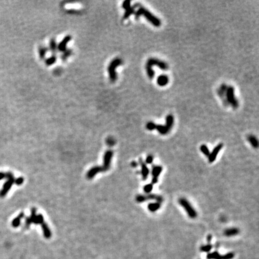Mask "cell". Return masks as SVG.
Wrapping results in <instances>:
<instances>
[{
  "label": "cell",
  "mask_w": 259,
  "mask_h": 259,
  "mask_svg": "<svg viewBox=\"0 0 259 259\" xmlns=\"http://www.w3.org/2000/svg\"><path fill=\"white\" fill-rule=\"evenodd\" d=\"M155 66H158L163 70H166L169 69L168 64L166 62L155 58H149L146 64V70L147 75L150 79H153L154 77L155 73L153 69V67Z\"/></svg>",
  "instance_id": "cell-1"
},
{
  "label": "cell",
  "mask_w": 259,
  "mask_h": 259,
  "mask_svg": "<svg viewBox=\"0 0 259 259\" xmlns=\"http://www.w3.org/2000/svg\"><path fill=\"white\" fill-rule=\"evenodd\" d=\"M141 16H145L149 22L152 24L154 27H159L161 25V22L158 17H157L146 9L142 7H140L135 13V17L136 19H139Z\"/></svg>",
  "instance_id": "cell-2"
},
{
  "label": "cell",
  "mask_w": 259,
  "mask_h": 259,
  "mask_svg": "<svg viewBox=\"0 0 259 259\" xmlns=\"http://www.w3.org/2000/svg\"><path fill=\"white\" fill-rule=\"evenodd\" d=\"M6 179H7L6 182L3 185L2 190L0 191V197H4L9 190L11 189L12 185L14 184L15 178L12 172L8 171L6 173Z\"/></svg>",
  "instance_id": "cell-3"
},
{
  "label": "cell",
  "mask_w": 259,
  "mask_h": 259,
  "mask_svg": "<svg viewBox=\"0 0 259 259\" xmlns=\"http://www.w3.org/2000/svg\"><path fill=\"white\" fill-rule=\"evenodd\" d=\"M178 202L180 205L185 209V211L188 215L190 218L192 219H194L197 217L198 216L197 212L187 199H185V198H180Z\"/></svg>",
  "instance_id": "cell-4"
},
{
  "label": "cell",
  "mask_w": 259,
  "mask_h": 259,
  "mask_svg": "<svg viewBox=\"0 0 259 259\" xmlns=\"http://www.w3.org/2000/svg\"><path fill=\"white\" fill-rule=\"evenodd\" d=\"M122 60L120 58H116L114 59L109 64L108 72H109L110 79L112 81H115L117 79V75L116 73V69L118 66L122 64Z\"/></svg>",
  "instance_id": "cell-5"
},
{
  "label": "cell",
  "mask_w": 259,
  "mask_h": 259,
  "mask_svg": "<svg viewBox=\"0 0 259 259\" xmlns=\"http://www.w3.org/2000/svg\"><path fill=\"white\" fill-rule=\"evenodd\" d=\"M227 101L231 104L234 109H237L239 106V103L234 95V90L232 86L227 87V90L226 94Z\"/></svg>",
  "instance_id": "cell-6"
},
{
  "label": "cell",
  "mask_w": 259,
  "mask_h": 259,
  "mask_svg": "<svg viewBox=\"0 0 259 259\" xmlns=\"http://www.w3.org/2000/svg\"><path fill=\"white\" fill-rule=\"evenodd\" d=\"M113 154L114 153L112 150H108L105 153L103 159V165L101 166L103 171H106L109 169Z\"/></svg>",
  "instance_id": "cell-7"
},
{
  "label": "cell",
  "mask_w": 259,
  "mask_h": 259,
  "mask_svg": "<svg viewBox=\"0 0 259 259\" xmlns=\"http://www.w3.org/2000/svg\"><path fill=\"white\" fill-rule=\"evenodd\" d=\"M223 143H219L217 146H215L214 148V149L212 151L211 153H210V154L208 157V160H209V163H212L216 160L218 153H220V151L223 148Z\"/></svg>",
  "instance_id": "cell-8"
},
{
  "label": "cell",
  "mask_w": 259,
  "mask_h": 259,
  "mask_svg": "<svg viewBox=\"0 0 259 259\" xmlns=\"http://www.w3.org/2000/svg\"><path fill=\"white\" fill-rule=\"evenodd\" d=\"M102 171H103L102 167L101 166L93 167L88 171L87 175H86V177H87V178L89 179H93L97 174Z\"/></svg>",
  "instance_id": "cell-9"
},
{
  "label": "cell",
  "mask_w": 259,
  "mask_h": 259,
  "mask_svg": "<svg viewBox=\"0 0 259 259\" xmlns=\"http://www.w3.org/2000/svg\"><path fill=\"white\" fill-rule=\"evenodd\" d=\"M139 163L141 166V175L142 176L143 179L146 180L148 177V175L149 174V170L146 164L143 161V160L141 158H139Z\"/></svg>",
  "instance_id": "cell-10"
},
{
  "label": "cell",
  "mask_w": 259,
  "mask_h": 259,
  "mask_svg": "<svg viewBox=\"0 0 259 259\" xmlns=\"http://www.w3.org/2000/svg\"><path fill=\"white\" fill-rule=\"evenodd\" d=\"M169 78L166 75H161L157 79V83L160 86H164L169 83Z\"/></svg>",
  "instance_id": "cell-11"
},
{
  "label": "cell",
  "mask_w": 259,
  "mask_h": 259,
  "mask_svg": "<svg viewBox=\"0 0 259 259\" xmlns=\"http://www.w3.org/2000/svg\"><path fill=\"white\" fill-rule=\"evenodd\" d=\"M239 233V230L237 228H234V227L227 229L225 230L224 232V234L227 237L234 236L238 234Z\"/></svg>",
  "instance_id": "cell-12"
},
{
  "label": "cell",
  "mask_w": 259,
  "mask_h": 259,
  "mask_svg": "<svg viewBox=\"0 0 259 259\" xmlns=\"http://www.w3.org/2000/svg\"><path fill=\"white\" fill-rule=\"evenodd\" d=\"M163 170V168L160 166H154L152 168V176L153 178H158Z\"/></svg>",
  "instance_id": "cell-13"
},
{
  "label": "cell",
  "mask_w": 259,
  "mask_h": 259,
  "mask_svg": "<svg viewBox=\"0 0 259 259\" xmlns=\"http://www.w3.org/2000/svg\"><path fill=\"white\" fill-rule=\"evenodd\" d=\"M174 116L171 114L167 115L166 118L165 126L169 130V132L170 131V130L171 129L173 125H174Z\"/></svg>",
  "instance_id": "cell-14"
},
{
  "label": "cell",
  "mask_w": 259,
  "mask_h": 259,
  "mask_svg": "<svg viewBox=\"0 0 259 259\" xmlns=\"http://www.w3.org/2000/svg\"><path fill=\"white\" fill-rule=\"evenodd\" d=\"M70 39H71V37L70 36H67V37H65L62 40V41L59 44V45L58 46V49L60 51H64L65 50H66V46L67 45L68 42L70 40Z\"/></svg>",
  "instance_id": "cell-15"
},
{
  "label": "cell",
  "mask_w": 259,
  "mask_h": 259,
  "mask_svg": "<svg viewBox=\"0 0 259 259\" xmlns=\"http://www.w3.org/2000/svg\"><path fill=\"white\" fill-rule=\"evenodd\" d=\"M24 216H25V214H24V212L20 213L18 215V216H17V217H16L14 219H13V221L12 223V226L13 227H15V228L19 227L20 224L21 220L24 217Z\"/></svg>",
  "instance_id": "cell-16"
},
{
  "label": "cell",
  "mask_w": 259,
  "mask_h": 259,
  "mask_svg": "<svg viewBox=\"0 0 259 259\" xmlns=\"http://www.w3.org/2000/svg\"><path fill=\"white\" fill-rule=\"evenodd\" d=\"M161 208V204L158 202L150 203L148 205V210L151 212H155Z\"/></svg>",
  "instance_id": "cell-17"
},
{
  "label": "cell",
  "mask_w": 259,
  "mask_h": 259,
  "mask_svg": "<svg viewBox=\"0 0 259 259\" xmlns=\"http://www.w3.org/2000/svg\"><path fill=\"white\" fill-rule=\"evenodd\" d=\"M41 225L43 232V233H44V236H45V237H46V238H50L51 236V232L48 226L47 225V224L44 222Z\"/></svg>",
  "instance_id": "cell-18"
},
{
  "label": "cell",
  "mask_w": 259,
  "mask_h": 259,
  "mask_svg": "<svg viewBox=\"0 0 259 259\" xmlns=\"http://www.w3.org/2000/svg\"><path fill=\"white\" fill-rule=\"evenodd\" d=\"M248 141L250 143L251 146L254 148H257L258 146V141L257 137L253 135H250L247 137Z\"/></svg>",
  "instance_id": "cell-19"
},
{
  "label": "cell",
  "mask_w": 259,
  "mask_h": 259,
  "mask_svg": "<svg viewBox=\"0 0 259 259\" xmlns=\"http://www.w3.org/2000/svg\"><path fill=\"white\" fill-rule=\"evenodd\" d=\"M206 258L208 259H223V255H221L218 252L214 251L211 253H209Z\"/></svg>",
  "instance_id": "cell-20"
},
{
  "label": "cell",
  "mask_w": 259,
  "mask_h": 259,
  "mask_svg": "<svg viewBox=\"0 0 259 259\" xmlns=\"http://www.w3.org/2000/svg\"><path fill=\"white\" fill-rule=\"evenodd\" d=\"M156 130L160 134H161L162 135H165L169 132V130L167 128V127L165 126V125H161V124L157 125Z\"/></svg>",
  "instance_id": "cell-21"
},
{
  "label": "cell",
  "mask_w": 259,
  "mask_h": 259,
  "mask_svg": "<svg viewBox=\"0 0 259 259\" xmlns=\"http://www.w3.org/2000/svg\"><path fill=\"white\" fill-rule=\"evenodd\" d=\"M227 90V86L226 84H222L218 90V94L220 97L226 96V91Z\"/></svg>",
  "instance_id": "cell-22"
},
{
  "label": "cell",
  "mask_w": 259,
  "mask_h": 259,
  "mask_svg": "<svg viewBox=\"0 0 259 259\" xmlns=\"http://www.w3.org/2000/svg\"><path fill=\"white\" fill-rule=\"evenodd\" d=\"M137 7V6H135L134 7H130L129 9L126 10V12L124 14V19H127L132 14L135 13V8Z\"/></svg>",
  "instance_id": "cell-23"
},
{
  "label": "cell",
  "mask_w": 259,
  "mask_h": 259,
  "mask_svg": "<svg viewBox=\"0 0 259 259\" xmlns=\"http://www.w3.org/2000/svg\"><path fill=\"white\" fill-rule=\"evenodd\" d=\"M200 149L201 150V152L205 156L207 157H209V154H210V151L209 149L208 148V147L206 145H202L200 147Z\"/></svg>",
  "instance_id": "cell-24"
},
{
  "label": "cell",
  "mask_w": 259,
  "mask_h": 259,
  "mask_svg": "<svg viewBox=\"0 0 259 259\" xmlns=\"http://www.w3.org/2000/svg\"><path fill=\"white\" fill-rule=\"evenodd\" d=\"M43 223H44V218H43V215L41 214H38L36 215V217L33 223L35 224H41Z\"/></svg>",
  "instance_id": "cell-25"
},
{
  "label": "cell",
  "mask_w": 259,
  "mask_h": 259,
  "mask_svg": "<svg viewBox=\"0 0 259 259\" xmlns=\"http://www.w3.org/2000/svg\"><path fill=\"white\" fill-rule=\"evenodd\" d=\"M156 127H157V124H156L154 122L152 121L148 122L146 125V128L149 131H153L154 130L156 129Z\"/></svg>",
  "instance_id": "cell-26"
},
{
  "label": "cell",
  "mask_w": 259,
  "mask_h": 259,
  "mask_svg": "<svg viewBox=\"0 0 259 259\" xmlns=\"http://www.w3.org/2000/svg\"><path fill=\"white\" fill-rule=\"evenodd\" d=\"M212 248V246L211 244H208L207 245H202L200 247V251L202 252H208L209 251H210Z\"/></svg>",
  "instance_id": "cell-27"
},
{
  "label": "cell",
  "mask_w": 259,
  "mask_h": 259,
  "mask_svg": "<svg viewBox=\"0 0 259 259\" xmlns=\"http://www.w3.org/2000/svg\"><path fill=\"white\" fill-rule=\"evenodd\" d=\"M153 185L152 184H146L143 187V191L147 194H149L153 191Z\"/></svg>",
  "instance_id": "cell-28"
},
{
  "label": "cell",
  "mask_w": 259,
  "mask_h": 259,
  "mask_svg": "<svg viewBox=\"0 0 259 259\" xmlns=\"http://www.w3.org/2000/svg\"><path fill=\"white\" fill-rule=\"evenodd\" d=\"M136 200L138 203H143L146 201V196L145 195H138L136 198Z\"/></svg>",
  "instance_id": "cell-29"
},
{
  "label": "cell",
  "mask_w": 259,
  "mask_h": 259,
  "mask_svg": "<svg viewBox=\"0 0 259 259\" xmlns=\"http://www.w3.org/2000/svg\"><path fill=\"white\" fill-rule=\"evenodd\" d=\"M154 161V157L152 155H149L147 156L146 160H145V163L148 164H152L153 162Z\"/></svg>",
  "instance_id": "cell-30"
},
{
  "label": "cell",
  "mask_w": 259,
  "mask_h": 259,
  "mask_svg": "<svg viewBox=\"0 0 259 259\" xmlns=\"http://www.w3.org/2000/svg\"><path fill=\"white\" fill-rule=\"evenodd\" d=\"M46 51H47V49L46 48H40L39 50V52H40V56L41 57V58H43L45 57Z\"/></svg>",
  "instance_id": "cell-31"
},
{
  "label": "cell",
  "mask_w": 259,
  "mask_h": 259,
  "mask_svg": "<svg viewBox=\"0 0 259 259\" xmlns=\"http://www.w3.org/2000/svg\"><path fill=\"white\" fill-rule=\"evenodd\" d=\"M24 181V179L23 177H19V178L15 179L14 184H16L17 185H20L23 184Z\"/></svg>",
  "instance_id": "cell-32"
},
{
  "label": "cell",
  "mask_w": 259,
  "mask_h": 259,
  "mask_svg": "<svg viewBox=\"0 0 259 259\" xmlns=\"http://www.w3.org/2000/svg\"><path fill=\"white\" fill-rule=\"evenodd\" d=\"M50 48H51V49L52 52H55V50L56 48V42L54 40H51V43H50Z\"/></svg>",
  "instance_id": "cell-33"
},
{
  "label": "cell",
  "mask_w": 259,
  "mask_h": 259,
  "mask_svg": "<svg viewBox=\"0 0 259 259\" xmlns=\"http://www.w3.org/2000/svg\"><path fill=\"white\" fill-rule=\"evenodd\" d=\"M55 61H56V57L55 56H51L46 60V64L50 66V65H52V64H54L55 62Z\"/></svg>",
  "instance_id": "cell-34"
},
{
  "label": "cell",
  "mask_w": 259,
  "mask_h": 259,
  "mask_svg": "<svg viewBox=\"0 0 259 259\" xmlns=\"http://www.w3.org/2000/svg\"><path fill=\"white\" fill-rule=\"evenodd\" d=\"M223 255V259H232L234 257V254L233 252H228Z\"/></svg>",
  "instance_id": "cell-35"
},
{
  "label": "cell",
  "mask_w": 259,
  "mask_h": 259,
  "mask_svg": "<svg viewBox=\"0 0 259 259\" xmlns=\"http://www.w3.org/2000/svg\"><path fill=\"white\" fill-rule=\"evenodd\" d=\"M130 4H131V2L130 1H124V2L123 3L122 7H123V8H124V9L127 10V9H129L130 7H131V6H130Z\"/></svg>",
  "instance_id": "cell-36"
},
{
  "label": "cell",
  "mask_w": 259,
  "mask_h": 259,
  "mask_svg": "<svg viewBox=\"0 0 259 259\" xmlns=\"http://www.w3.org/2000/svg\"><path fill=\"white\" fill-rule=\"evenodd\" d=\"M6 178V173L0 172V181Z\"/></svg>",
  "instance_id": "cell-37"
},
{
  "label": "cell",
  "mask_w": 259,
  "mask_h": 259,
  "mask_svg": "<svg viewBox=\"0 0 259 259\" xmlns=\"http://www.w3.org/2000/svg\"><path fill=\"white\" fill-rule=\"evenodd\" d=\"M212 236L211 234H209V235H208V236H207V237H206V239H207V241H208V242L209 244L211 243V241H212Z\"/></svg>",
  "instance_id": "cell-38"
},
{
  "label": "cell",
  "mask_w": 259,
  "mask_h": 259,
  "mask_svg": "<svg viewBox=\"0 0 259 259\" xmlns=\"http://www.w3.org/2000/svg\"><path fill=\"white\" fill-rule=\"evenodd\" d=\"M158 182V178H153L152 179V184H156Z\"/></svg>",
  "instance_id": "cell-39"
},
{
  "label": "cell",
  "mask_w": 259,
  "mask_h": 259,
  "mask_svg": "<svg viewBox=\"0 0 259 259\" xmlns=\"http://www.w3.org/2000/svg\"><path fill=\"white\" fill-rule=\"evenodd\" d=\"M132 166L133 167H137V163L136 162V161H133V162L132 163Z\"/></svg>",
  "instance_id": "cell-40"
}]
</instances>
